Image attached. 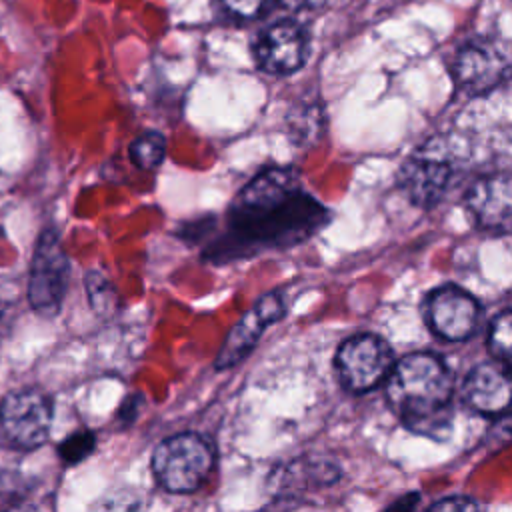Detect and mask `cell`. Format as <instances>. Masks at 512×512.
Returning a JSON list of instances; mask_svg holds the SVG:
<instances>
[{"mask_svg": "<svg viewBox=\"0 0 512 512\" xmlns=\"http://www.w3.org/2000/svg\"><path fill=\"white\" fill-rule=\"evenodd\" d=\"M322 220V206L300 190L298 176L288 168L260 172L230 208V230L236 240L264 248L300 242Z\"/></svg>", "mask_w": 512, "mask_h": 512, "instance_id": "6da1fadb", "label": "cell"}, {"mask_svg": "<svg viewBox=\"0 0 512 512\" xmlns=\"http://www.w3.org/2000/svg\"><path fill=\"white\" fill-rule=\"evenodd\" d=\"M386 396L404 426L436 440L452 430V382L444 362L414 352L396 362L386 378Z\"/></svg>", "mask_w": 512, "mask_h": 512, "instance_id": "7a4b0ae2", "label": "cell"}, {"mask_svg": "<svg viewBox=\"0 0 512 512\" xmlns=\"http://www.w3.org/2000/svg\"><path fill=\"white\" fill-rule=\"evenodd\" d=\"M212 466V446L194 432H180L162 440L152 454V472L158 484L176 494L198 490L210 476Z\"/></svg>", "mask_w": 512, "mask_h": 512, "instance_id": "3957f363", "label": "cell"}, {"mask_svg": "<svg viewBox=\"0 0 512 512\" xmlns=\"http://www.w3.org/2000/svg\"><path fill=\"white\" fill-rule=\"evenodd\" d=\"M68 278L70 260L62 250L60 236L54 228H46L38 236L28 278V300L40 316L52 318L60 312Z\"/></svg>", "mask_w": 512, "mask_h": 512, "instance_id": "277c9868", "label": "cell"}, {"mask_svg": "<svg viewBox=\"0 0 512 512\" xmlns=\"http://www.w3.org/2000/svg\"><path fill=\"white\" fill-rule=\"evenodd\" d=\"M452 178V158L446 142L430 138L418 146L402 164L398 184L406 198L420 206L430 208L440 202Z\"/></svg>", "mask_w": 512, "mask_h": 512, "instance_id": "5b68a950", "label": "cell"}, {"mask_svg": "<svg viewBox=\"0 0 512 512\" xmlns=\"http://www.w3.org/2000/svg\"><path fill=\"white\" fill-rule=\"evenodd\" d=\"M394 366L390 346L374 334H358L344 340L336 352V372L350 392H366L386 382Z\"/></svg>", "mask_w": 512, "mask_h": 512, "instance_id": "8992f818", "label": "cell"}, {"mask_svg": "<svg viewBox=\"0 0 512 512\" xmlns=\"http://www.w3.org/2000/svg\"><path fill=\"white\" fill-rule=\"evenodd\" d=\"M0 422L12 446L38 448L50 434L52 402L36 388L10 392L0 404Z\"/></svg>", "mask_w": 512, "mask_h": 512, "instance_id": "52a82bcc", "label": "cell"}, {"mask_svg": "<svg viewBox=\"0 0 512 512\" xmlns=\"http://www.w3.org/2000/svg\"><path fill=\"white\" fill-rule=\"evenodd\" d=\"M286 312V304L280 296V292H268L260 296L254 306L230 328L224 344L220 346V352L214 360V366L218 370H226L242 362L252 348L258 344L264 330L278 322Z\"/></svg>", "mask_w": 512, "mask_h": 512, "instance_id": "ba28073f", "label": "cell"}, {"mask_svg": "<svg viewBox=\"0 0 512 512\" xmlns=\"http://www.w3.org/2000/svg\"><path fill=\"white\" fill-rule=\"evenodd\" d=\"M308 56V32L294 20H280L268 26L254 44V58L268 74L296 72Z\"/></svg>", "mask_w": 512, "mask_h": 512, "instance_id": "9c48e42d", "label": "cell"}, {"mask_svg": "<svg viewBox=\"0 0 512 512\" xmlns=\"http://www.w3.org/2000/svg\"><path fill=\"white\" fill-rule=\"evenodd\" d=\"M478 302L458 286H440L428 296V324L444 340H464L478 324Z\"/></svg>", "mask_w": 512, "mask_h": 512, "instance_id": "30bf717a", "label": "cell"}, {"mask_svg": "<svg viewBox=\"0 0 512 512\" xmlns=\"http://www.w3.org/2000/svg\"><path fill=\"white\" fill-rule=\"evenodd\" d=\"M466 206L480 228L492 234H512V176L478 178L466 192Z\"/></svg>", "mask_w": 512, "mask_h": 512, "instance_id": "8fae6325", "label": "cell"}, {"mask_svg": "<svg viewBox=\"0 0 512 512\" xmlns=\"http://www.w3.org/2000/svg\"><path fill=\"white\" fill-rule=\"evenodd\" d=\"M506 74L504 56L488 42L466 44L454 60V80L468 96H480L496 88Z\"/></svg>", "mask_w": 512, "mask_h": 512, "instance_id": "7c38bea8", "label": "cell"}, {"mask_svg": "<svg viewBox=\"0 0 512 512\" xmlns=\"http://www.w3.org/2000/svg\"><path fill=\"white\" fill-rule=\"evenodd\" d=\"M464 400L482 414H500L512 404V368L500 360L470 370L464 382Z\"/></svg>", "mask_w": 512, "mask_h": 512, "instance_id": "4fadbf2b", "label": "cell"}, {"mask_svg": "<svg viewBox=\"0 0 512 512\" xmlns=\"http://www.w3.org/2000/svg\"><path fill=\"white\" fill-rule=\"evenodd\" d=\"M84 282H86V296L90 300L92 310L100 318H112L118 312V304H120L114 284L100 270L86 272Z\"/></svg>", "mask_w": 512, "mask_h": 512, "instance_id": "5bb4252c", "label": "cell"}, {"mask_svg": "<svg viewBox=\"0 0 512 512\" xmlns=\"http://www.w3.org/2000/svg\"><path fill=\"white\" fill-rule=\"evenodd\" d=\"M130 160L142 168L152 170L162 164L166 156V140L160 132H144L130 144Z\"/></svg>", "mask_w": 512, "mask_h": 512, "instance_id": "9a60e30c", "label": "cell"}, {"mask_svg": "<svg viewBox=\"0 0 512 512\" xmlns=\"http://www.w3.org/2000/svg\"><path fill=\"white\" fill-rule=\"evenodd\" d=\"M488 346L496 360L512 368V310L498 314L488 332Z\"/></svg>", "mask_w": 512, "mask_h": 512, "instance_id": "2e32d148", "label": "cell"}, {"mask_svg": "<svg viewBox=\"0 0 512 512\" xmlns=\"http://www.w3.org/2000/svg\"><path fill=\"white\" fill-rule=\"evenodd\" d=\"M94 444H96V438H94V434L90 430H78V432L70 434L58 446V452H60L64 462L76 464V462L84 460L94 450Z\"/></svg>", "mask_w": 512, "mask_h": 512, "instance_id": "e0dca14e", "label": "cell"}, {"mask_svg": "<svg viewBox=\"0 0 512 512\" xmlns=\"http://www.w3.org/2000/svg\"><path fill=\"white\" fill-rule=\"evenodd\" d=\"M274 0H216L218 8L234 20H256L268 12Z\"/></svg>", "mask_w": 512, "mask_h": 512, "instance_id": "ac0fdd59", "label": "cell"}, {"mask_svg": "<svg viewBox=\"0 0 512 512\" xmlns=\"http://www.w3.org/2000/svg\"><path fill=\"white\" fill-rule=\"evenodd\" d=\"M468 508H478V502L472 498H466V496L444 498L430 506V510H468Z\"/></svg>", "mask_w": 512, "mask_h": 512, "instance_id": "d6986e66", "label": "cell"}, {"mask_svg": "<svg viewBox=\"0 0 512 512\" xmlns=\"http://www.w3.org/2000/svg\"><path fill=\"white\" fill-rule=\"evenodd\" d=\"M512 438V414H506L490 428V440L492 444H504Z\"/></svg>", "mask_w": 512, "mask_h": 512, "instance_id": "ffe728a7", "label": "cell"}, {"mask_svg": "<svg viewBox=\"0 0 512 512\" xmlns=\"http://www.w3.org/2000/svg\"><path fill=\"white\" fill-rule=\"evenodd\" d=\"M280 2L294 10H314V8H320L326 0H280Z\"/></svg>", "mask_w": 512, "mask_h": 512, "instance_id": "44dd1931", "label": "cell"}]
</instances>
